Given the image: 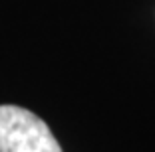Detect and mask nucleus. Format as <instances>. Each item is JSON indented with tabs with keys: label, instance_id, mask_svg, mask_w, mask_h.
Listing matches in <instances>:
<instances>
[{
	"label": "nucleus",
	"instance_id": "obj_1",
	"mask_svg": "<svg viewBox=\"0 0 155 152\" xmlns=\"http://www.w3.org/2000/svg\"><path fill=\"white\" fill-rule=\"evenodd\" d=\"M0 152H62V146L32 111L0 105Z\"/></svg>",
	"mask_w": 155,
	"mask_h": 152
}]
</instances>
